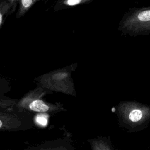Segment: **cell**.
I'll list each match as a JSON object with an SVG mask.
<instances>
[{
    "label": "cell",
    "instance_id": "3957f363",
    "mask_svg": "<svg viewBox=\"0 0 150 150\" xmlns=\"http://www.w3.org/2000/svg\"><path fill=\"white\" fill-rule=\"evenodd\" d=\"M29 107L30 110L39 112H46L49 108V106L40 99H36L32 101L29 104Z\"/></svg>",
    "mask_w": 150,
    "mask_h": 150
},
{
    "label": "cell",
    "instance_id": "7a4b0ae2",
    "mask_svg": "<svg viewBox=\"0 0 150 150\" xmlns=\"http://www.w3.org/2000/svg\"><path fill=\"white\" fill-rule=\"evenodd\" d=\"M39 0H19V9L16 14L17 18H19L24 15L33 5Z\"/></svg>",
    "mask_w": 150,
    "mask_h": 150
},
{
    "label": "cell",
    "instance_id": "5b68a950",
    "mask_svg": "<svg viewBox=\"0 0 150 150\" xmlns=\"http://www.w3.org/2000/svg\"><path fill=\"white\" fill-rule=\"evenodd\" d=\"M145 116V111L142 108H135L130 111L128 118L131 122H138L141 121Z\"/></svg>",
    "mask_w": 150,
    "mask_h": 150
},
{
    "label": "cell",
    "instance_id": "277c9868",
    "mask_svg": "<svg viewBox=\"0 0 150 150\" xmlns=\"http://www.w3.org/2000/svg\"><path fill=\"white\" fill-rule=\"evenodd\" d=\"M14 5L9 2L8 1H5L1 2L0 5V26L1 28L2 26L4 19L5 17L7 15L8 13L10 11V9L12 7H13Z\"/></svg>",
    "mask_w": 150,
    "mask_h": 150
},
{
    "label": "cell",
    "instance_id": "8992f818",
    "mask_svg": "<svg viewBox=\"0 0 150 150\" xmlns=\"http://www.w3.org/2000/svg\"><path fill=\"white\" fill-rule=\"evenodd\" d=\"M37 121L38 123L42 125H46L47 124V119L43 116H38L37 117Z\"/></svg>",
    "mask_w": 150,
    "mask_h": 150
},
{
    "label": "cell",
    "instance_id": "6da1fadb",
    "mask_svg": "<svg viewBox=\"0 0 150 150\" xmlns=\"http://www.w3.org/2000/svg\"><path fill=\"white\" fill-rule=\"evenodd\" d=\"M119 29L130 35L150 32V6L128 13L121 21Z\"/></svg>",
    "mask_w": 150,
    "mask_h": 150
},
{
    "label": "cell",
    "instance_id": "52a82bcc",
    "mask_svg": "<svg viewBox=\"0 0 150 150\" xmlns=\"http://www.w3.org/2000/svg\"><path fill=\"white\" fill-rule=\"evenodd\" d=\"M6 1H9V2H11V4H12L15 6L17 3L19 2V0H6Z\"/></svg>",
    "mask_w": 150,
    "mask_h": 150
},
{
    "label": "cell",
    "instance_id": "ba28073f",
    "mask_svg": "<svg viewBox=\"0 0 150 150\" xmlns=\"http://www.w3.org/2000/svg\"><path fill=\"white\" fill-rule=\"evenodd\" d=\"M2 121H0V127L1 128L2 127Z\"/></svg>",
    "mask_w": 150,
    "mask_h": 150
}]
</instances>
